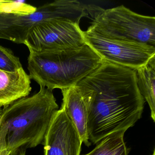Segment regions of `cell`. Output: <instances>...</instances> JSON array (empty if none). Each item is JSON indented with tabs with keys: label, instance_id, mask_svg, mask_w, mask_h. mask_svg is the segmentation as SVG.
Here are the masks:
<instances>
[{
	"label": "cell",
	"instance_id": "6da1fadb",
	"mask_svg": "<svg viewBox=\"0 0 155 155\" xmlns=\"http://www.w3.org/2000/svg\"><path fill=\"white\" fill-rule=\"evenodd\" d=\"M77 85L89 89V141L97 144L109 135L126 132L140 119L145 100L138 88L136 71L106 61Z\"/></svg>",
	"mask_w": 155,
	"mask_h": 155
},
{
	"label": "cell",
	"instance_id": "7a4b0ae2",
	"mask_svg": "<svg viewBox=\"0 0 155 155\" xmlns=\"http://www.w3.org/2000/svg\"><path fill=\"white\" fill-rule=\"evenodd\" d=\"M59 107L52 90L40 87L38 93L4 107L0 113V151L26 155L44 143Z\"/></svg>",
	"mask_w": 155,
	"mask_h": 155
},
{
	"label": "cell",
	"instance_id": "3957f363",
	"mask_svg": "<svg viewBox=\"0 0 155 155\" xmlns=\"http://www.w3.org/2000/svg\"><path fill=\"white\" fill-rule=\"evenodd\" d=\"M28 49L31 79L52 91L76 86L103 61L86 44L78 48L43 52Z\"/></svg>",
	"mask_w": 155,
	"mask_h": 155
},
{
	"label": "cell",
	"instance_id": "277c9868",
	"mask_svg": "<svg viewBox=\"0 0 155 155\" xmlns=\"http://www.w3.org/2000/svg\"><path fill=\"white\" fill-rule=\"evenodd\" d=\"M93 21L87 29L114 39L155 47V18L144 16L121 5L104 9L88 5Z\"/></svg>",
	"mask_w": 155,
	"mask_h": 155
},
{
	"label": "cell",
	"instance_id": "5b68a950",
	"mask_svg": "<svg viewBox=\"0 0 155 155\" xmlns=\"http://www.w3.org/2000/svg\"><path fill=\"white\" fill-rule=\"evenodd\" d=\"M87 6L76 0H58L37 8L29 15L0 14V39L25 44L31 31L44 21L54 19L69 20L79 24L87 17Z\"/></svg>",
	"mask_w": 155,
	"mask_h": 155
},
{
	"label": "cell",
	"instance_id": "8992f818",
	"mask_svg": "<svg viewBox=\"0 0 155 155\" xmlns=\"http://www.w3.org/2000/svg\"><path fill=\"white\" fill-rule=\"evenodd\" d=\"M85 43L103 61L136 70L155 56V47L114 39L87 29L83 31Z\"/></svg>",
	"mask_w": 155,
	"mask_h": 155
},
{
	"label": "cell",
	"instance_id": "52a82bcc",
	"mask_svg": "<svg viewBox=\"0 0 155 155\" xmlns=\"http://www.w3.org/2000/svg\"><path fill=\"white\" fill-rule=\"evenodd\" d=\"M79 24L69 20L43 21L30 32L24 45L38 52L71 49L85 45Z\"/></svg>",
	"mask_w": 155,
	"mask_h": 155
},
{
	"label": "cell",
	"instance_id": "ba28073f",
	"mask_svg": "<svg viewBox=\"0 0 155 155\" xmlns=\"http://www.w3.org/2000/svg\"><path fill=\"white\" fill-rule=\"evenodd\" d=\"M82 142L64 109L54 115L45 137L43 155H80Z\"/></svg>",
	"mask_w": 155,
	"mask_h": 155
},
{
	"label": "cell",
	"instance_id": "9c48e42d",
	"mask_svg": "<svg viewBox=\"0 0 155 155\" xmlns=\"http://www.w3.org/2000/svg\"><path fill=\"white\" fill-rule=\"evenodd\" d=\"M61 90L63 96L61 108L64 109L73 123L82 143L90 147L91 143L89 140L87 119L91 91L80 85Z\"/></svg>",
	"mask_w": 155,
	"mask_h": 155
},
{
	"label": "cell",
	"instance_id": "30bf717a",
	"mask_svg": "<svg viewBox=\"0 0 155 155\" xmlns=\"http://www.w3.org/2000/svg\"><path fill=\"white\" fill-rule=\"evenodd\" d=\"M31 79L23 68L14 72L0 70V107L28 97L31 91Z\"/></svg>",
	"mask_w": 155,
	"mask_h": 155
},
{
	"label": "cell",
	"instance_id": "8fae6325",
	"mask_svg": "<svg viewBox=\"0 0 155 155\" xmlns=\"http://www.w3.org/2000/svg\"><path fill=\"white\" fill-rule=\"evenodd\" d=\"M138 88L149 106L151 117L155 121V56L135 70Z\"/></svg>",
	"mask_w": 155,
	"mask_h": 155
},
{
	"label": "cell",
	"instance_id": "7c38bea8",
	"mask_svg": "<svg viewBox=\"0 0 155 155\" xmlns=\"http://www.w3.org/2000/svg\"><path fill=\"white\" fill-rule=\"evenodd\" d=\"M125 133L120 131L109 135L97 143L93 150L82 155H128L130 149L124 141Z\"/></svg>",
	"mask_w": 155,
	"mask_h": 155
},
{
	"label": "cell",
	"instance_id": "4fadbf2b",
	"mask_svg": "<svg viewBox=\"0 0 155 155\" xmlns=\"http://www.w3.org/2000/svg\"><path fill=\"white\" fill-rule=\"evenodd\" d=\"M22 68L19 58L9 49L0 45V70L14 72Z\"/></svg>",
	"mask_w": 155,
	"mask_h": 155
},
{
	"label": "cell",
	"instance_id": "5bb4252c",
	"mask_svg": "<svg viewBox=\"0 0 155 155\" xmlns=\"http://www.w3.org/2000/svg\"><path fill=\"white\" fill-rule=\"evenodd\" d=\"M12 1L0 0V14L10 13Z\"/></svg>",
	"mask_w": 155,
	"mask_h": 155
},
{
	"label": "cell",
	"instance_id": "9a60e30c",
	"mask_svg": "<svg viewBox=\"0 0 155 155\" xmlns=\"http://www.w3.org/2000/svg\"><path fill=\"white\" fill-rule=\"evenodd\" d=\"M10 152L7 150L0 151V155H10Z\"/></svg>",
	"mask_w": 155,
	"mask_h": 155
},
{
	"label": "cell",
	"instance_id": "2e32d148",
	"mask_svg": "<svg viewBox=\"0 0 155 155\" xmlns=\"http://www.w3.org/2000/svg\"><path fill=\"white\" fill-rule=\"evenodd\" d=\"M151 155H155V149H154V150H153V153H152V154Z\"/></svg>",
	"mask_w": 155,
	"mask_h": 155
},
{
	"label": "cell",
	"instance_id": "e0dca14e",
	"mask_svg": "<svg viewBox=\"0 0 155 155\" xmlns=\"http://www.w3.org/2000/svg\"><path fill=\"white\" fill-rule=\"evenodd\" d=\"M2 107H0V113H1V112L2 110Z\"/></svg>",
	"mask_w": 155,
	"mask_h": 155
}]
</instances>
